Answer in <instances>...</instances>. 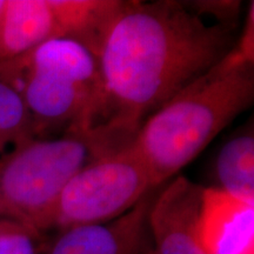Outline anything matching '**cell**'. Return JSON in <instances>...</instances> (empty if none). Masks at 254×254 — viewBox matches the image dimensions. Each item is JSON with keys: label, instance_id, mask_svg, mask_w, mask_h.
<instances>
[{"label": "cell", "instance_id": "1", "mask_svg": "<svg viewBox=\"0 0 254 254\" xmlns=\"http://www.w3.org/2000/svg\"><path fill=\"white\" fill-rule=\"evenodd\" d=\"M234 24H208L187 1H125L99 56V128L132 142L154 112L236 47Z\"/></svg>", "mask_w": 254, "mask_h": 254}, {"label": "cell", "instance_id": "2", "mask_svg": "<svg viewBox=\"0 0 254 254\" xmlns=\"http://www.w3.org/2000/svg\"><path fill=\"white\" fill-rule=\"evenodd\" d=\"M254 100V62L236 49L174 94L136 133L133 144L157 189L205 150Z\"/></svg>", "mask_w": 254, "mask_h": 254}, {"label": "cell", "instance_id": "3", "mask_svg": "<svg viewBox=\"0 0 254 254\" xmlns=\"http://www.w3.org/2000/svg\"><path fill=\"white\" fill-rule=\"evenodd\" d=\"M0 81L20 95L36 138L62 128H99L104 86L99 58L77 41L51 39L0 62Z\"/></svg>", "mask_w": 254, "mask_h": 254}, {"label": "cell", "instance_id": "4", "mask_svg": "<svg viewBox=\"0 0 254 254\" xmlns=\"http://www.w3.org/2000/svg\"><path fill=\"white\" fill-rule=\"evenodd\" d=\"M103 128L69 131L57 138H31L0 158V200L5 218L37 232L53 227L59 196L92 161L122 148Z\"/></svg>", "mask_w": 254, "mask_h": 254}, {"label": "cell", "instance_id": "5", "mask_svg": "<svg viewBox=\"0 0 254 254\" xmlns=\"http://www.w3.org/2000/svg\"><path fill=\"white\" fill-rule=\"evenodd\" d=\"M154 189L150 170L132 141L92 161L73 178L57 202L53 227L111 221Z\"/></svg>", "mask_w": 254, "mask_h": 254}, {"label": "cell", "instance_id": "6", "mask_svg": "<svg viewBox=\"0 0 254 254\" xmlns=\"http://www.w3.org/2000/svg\"><path fill=\"white\" fill-rule=\"evenodd\" d=\"M155 194L111 221L60 230L47 254H155L148 220Z\"/></svg>", "mask_w": 254, "mask_h": 254}, {"label": "cell", "instance_id": "7", "mask_svg": "<svg viewBox=\"0 0 254 254\" xmlns=\"http://www.w3.org/2000/svg\"><path fill=\"white\" fill-rule=\"evenodd\" d=\"M202 189L177 176L155 194L148 219L155 254H206L196 234Z\"/></svg>", "mask_w": 254, "mask_h": 254}, {"label": "cell", "instance_id": "8", "mask_svg": "<svg viewBox=\"0 0 254 254\" xmlns=\"http://www.w3.org/2000/svg\"><path fill=\"white\" fill-rule=\"evenodd\" d=\"M196 234L206 254H254V201L202 189Z\"/></svg>", "mask_w": 254, "mask_h": 254}, {"label": "cell", "instance_id": "9", "mask_svg": "<svg viewBox=\"0 0 254 254\" xmlns=\"http://www.w3.org/2000/svg\"><path fill=\"white\" fill-rule=\"evenodd\" d=\"M63 38L51 0H5L0 13V62Z\"/></svg>", "mask_w": 254, "mask_h": 254}, {"label": "cell", "instance_id": "10", "mask_svg": "<svg viewBox=\"0 0 254 254\" xmlns=\"http://www.w3.org/2000/svg\"><path fill=\"white\" fill-rule=\"evenodd\" d=\"M51 2L63 38L77 41L98 58L125 4L122 0H51Z\"/></svg>", "mask_w": 254, "mask_h": 254}, {"label": "cell", "instance_id": "11", "mask_svg": "<svg viewBox=\"0 0 254 254\" xmlns=\"http://www.w3.org/2000/svg\"><path fill=\"white\" fill-rule=\"evenodd\" d=\"M219 190L254 201V134L249 126L225 142L215 161Z\"/></svg>", "mask_w": 254, "mask_h": 254}, {"label": "cell", "instance_id": "12", "mask_svg": "<svg viewBox=\"0 0 254 254\" xmlns=\"http://www.w3.org/2000/svg\"><path fill=\"white\" fill-rule=\"evenodd\" d=\"M31 138H36L33 123L23 99L0 81V158Z\"/></svg>", "mask_w": 254, "mask_h": 254}, {"label": "cell", "instance_id": "13", "mask_svg": "<svg viewBox=\"0 0 254 254\" xmlns=\"http://www.w3.org/2000/svg\"><path fill=\"white\" fill-rule=\"evenodd\" d=\"M39 232L15 221L0 219V254H40Z\"/></svg>", "mask_w": 254, "mask_h": 254}, {"label": "cell", "instance_id": "14", "mask_svg": "<svg viewBox=\"0 0 254 254\" xmlns=\"http://www.w3.org/2000/svg\"><path fill=\"white\" fill-rule=\"evenodd\" d=\"M190 8L194 9L196 13L202 17H212L217 23L224 24H238V17L240 12L239 1H187Z\"/></svg>", "mask_w": 254, "mask_h": 254}, {"label": "cell", "instance_id": "15", "mask_svg": "<svg viewBox=\"0 0 254 254\" xmlns=\"http://www.w3.org/2000/svg\"><path fill=\"white\" fill-rule=\"evenodd\" d=\"M253 2L251 4L249 15L246 19V25L244 28L240 39L236 44V49L241 56L246 59L254 62V20H253Z\"/></svg>", "mask_w": 254, "mask_h": 254}, {"label": "cell", "instance_id": "16", "mask_svg": "<svg viewBox=\"0 0 254 254\" xmlns=\"http://www.w3.org/2000/svg\"><path fill=\"white\" fill-rule=\"evenodd\" d=\"M5 218V212H4V207H2L1 200H0V219Z\"/></svg>", "mask_w": 254, "mask_h": 254}, {"label": "cell", "instance_id": "17", "mask_svg": "<svg viewBox=\"0 0 254 254\" xmlns=\"http://www.w3.org/2000/svg\"><path fill=\"white\" fill-rule=\"evenodd\" d=\"M4 5H5V0H0V13H1L2 8H4Z\"/></svg>", "mask_w": 254, "mask_h": 254}]
</instances>
